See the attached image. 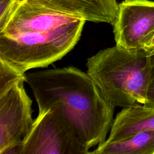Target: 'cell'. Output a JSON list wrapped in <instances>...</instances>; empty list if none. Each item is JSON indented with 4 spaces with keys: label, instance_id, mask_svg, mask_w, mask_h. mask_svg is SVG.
<instances>
[{
    "label": "cell",
    "instance_id": "1",
    "mask_svg": "<svg viewBox=\"0 0 154 154\" xmlns=\"http://www.w3.org/2000/svg\"><path fill=\"white\" fill-rule=\"evenodd\" d=\"M25 76L38 112L56 111L88 149L105 141L114 121V108L87 72L67 67L25 73Z\"/></svg>",
    "mask_w": 154,
    "mask_h": 154
},
{
    "label": "cell",
    "instance_id": "2",
    "mask_svg": "<svg viewBox=\"0 0 154 154\" xmlns=\"http://www.w3.org/2000/svg\"><path fill=\"white\" fill-rule=\"evenodd\" d=\"M153 56L144 49L116 46L87 59V73L114 107L145 104Z\"/></svg>",
    "mask_w": 154,
    "mask_h": 154
},
{
    "label": "cell",
    "instance_id": "3",
    "mask_svg": "<svg viewBox=\"0 0 154 154\" xmlns=\"http://www.w3.org/2000/svg\"><path fill=\"white\" fill-rule=\"evenodd\" d=\"M85 20H77L45 32L0 34V58L22 73L60 60L78 42Z\"/></svg>",
    "mask_w": 154,
    "mask_h": 154
},
{
    "label": "cell",
    "instance_id": "4",
    "mask_svg": "<svg viewBox=\"0 0 154 154\" xmlns=\"http://www.w3.org/2000/svg\"><path fill=\"white\" fill-rule=\"evenodd\" d=\"M89 149L70 125L56 111L40 112L16 154H87Z\"/></svg>",
    "mask_w": 154,
    "mask_h": 154
},
{
    "label": "cell",
    "instance_id": "5",
    "mask_svg": "<svg viewBox=\"0 0 154 154\" xmlns=\"http://www.w3.org/2000/svg\"><path fill=\"white\" fill-rule=\"evenodd\" d=\"M24 82L19 79L0 93V154H16L33 123L32 100Z\"/></svg>",
    "mask_w": 154,
    "mask_h": 154
},
{
    "label": "cell",
    "instance_id": "6",
    "mask_svg": "<svg viewBox=\"0 0 154 154\" xmlns=\"http://www.w3.org/2000/svg\"><path fill=\"white\" fill-rule=\"evenodd\" d=\"M112 26L117 46L126 49H143L154 35V1H122Z\"/></svg>",
    "mask_w": 154,
    "mask_h": 154
},
{
    "label": "cell",
    "instance_id": "7",
    "mask_svg": "<svg viewBox=\"0 0 154 154\" xmlns=\"http://www.w3.org/2000/svg\"><path fill=\"white\" fill-rule=\"evenodd\" d=\"M78 19H79L40 5L18 0L5 26L0 30V34L45 32Z\"/></svg>",
    "mask_w": 154,
    "mask_h": 154
},
{
    "label": "cell",
    "instance_id": "8",
    "mask_svg": "<svg viewBox=\"0 0 154 154\" xmlns=\"http://www.w3.org/2000/svg\"><path fill=\"white\" fill-rule=\"evenodd\" d=\"M85 21L114 25L119 14L116 0H24Z\"/></svg>",
    "mask_w": 154,
    "mask_h": 154
},
{
    "label": "cell",
    "instance_id": "9",
    "mask_svg": "<svg viewBox=\"0 0 154 154\" xmlns=\"http://www.w3.org/2000/svg\"><path fill=\"white\" fill-rule=\"evenodd\" d=\"M147 130H154V102L123 108L114 119L105 142L123 140Z\"/></svg>",
    "mask_w": 154,
    "mask_h": 154
},
{
    "label": "cell",
    "instance_id": "10",
    "mask_svg": "<svg viewBox=\"0 0 154 154\" xmlns=\"http://www.w3.org/2000/svg\"><path fill=\"white\" fill-rule=\"evenodd\" d=\"M90 153L154 154V130L141 131L123 140L104 142Z\"/></svg>",
    "mask_w": 154,
    "mask_h": 154
},
{
    "label": "cell",
    "instance_id": "11",
    "mask_svg": "<svg viewBox=\"0 0 154 154\" xmlns=\"http://www.w3.org/2000/svg\"><path fill=\"white\" fill-rule=\"evenodd\" d=\"M21 79L26 80L25 73L19 72L5 60L0 58V93Z\"/></svg>",
    "mask_w": 154,
    "mask_h": 154
},
{
    "label": "cell",
    "instance_id": "12",
    "mask_svg": "<svg viewBox=\"0 0 154 154\" xmlns=\"http://www.w3.org/2000/svg\"><path fill=\"white\" fill-rule=\"evenodd\" d=\"M18 0H0V30L5 26Z\"/></svg>",
    "mask_w": 154,
    "mask_h": 154
},
{
    "label": "cell",
    "instance_id": "13",
    "mask_svg": "<svg viewBox=\"0 0 154 154\" xmlns=\"http://www.w3.org/2000/svg\"><path fill=\"white\" fill-rule=\"evenodd\" d=\"M152 55L153 56V63H152V69L150 72L149 83L147 91L146 103L154 102V55Z\"/></svg>",
    "mask_w": 154,
    "mask_h": 154
},
{
    "label": "cell",
    "instance_id": "14",
    "mask_svg": "<svg viewBox=\"0 0 154 154\" xmlns=\"http://www.w3.org/2000/svg\"><path fill=\"white\" fill-rule=\"evenodd\" d=\"M147 51H150L154 49V35L153 37L149 40V41L147 43L144 48H143Z\"/></svg>",
    "mask_w": 154,
    "mask_h": 154
},
{
    "label": "cell",
    "instance_id": "15",
    "mask_svg": "<svg viewBox=\"0 0 154 154\" xmlns=\"http://www.w3.org/2000/svg\"><path fill=\"white\" fill-rule=\"evenodd\" d=\"M149 52V54L150 55H154V49H152V50H150V51H148Z\"/></svg>",
    "mask_w": 154,
    "mask_h": 154
}]
</instances>
